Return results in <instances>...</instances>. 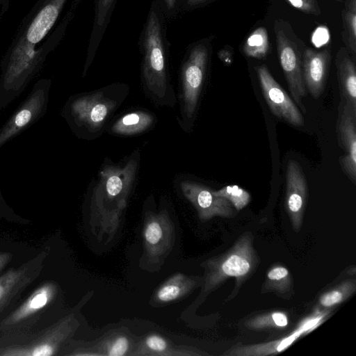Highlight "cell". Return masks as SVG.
<instances>
[{
  "label": "cell",
  "mask_w": 356,
  "mask_h": 356,
  "mask_svg": "<svg viewBox=\"0 0 356 356\" xmlns=\"http://www.w3.org/2000/svg\"><path fill=\"white\" fill-rule=\"evenodd\" d=\"M154 115L138 111L127 113L120 118L111 127V132L120 136H132L144 132L154 122Z\"/></svg>",
  "instance_id": "cell-24"
},
{
  "label": "cell",
  "mask_w": 356,
  "mask_h": 356,
  "mask_svg": "<svg viewBox=\"0 0 356 356\" xmlns=\"http://www.w3.org/2000/svg\"><path fill=\"white\" fill-rule=\"evenodd\" d=\"M67 0H47L4 58L0 76V111L19 96L39 71L44 57L35 46L56 23Z\"/></svg>",
  "instance_id": "cell-1"
},
{
  "label": "cell",
  "mask_w": 356,
  "mask_h": 356,
  "mask_svg": "<svg viewBox=\"0 0 356 356\" xmlns=\"http://www.w3.org/2000/svg\"><path fill=\"white\" fill-rule=\"evenodd\" d=\"M13 254L9 251H0V275L6 270V268L11 263Z\"/></svg>",
  "instance_id": "cell-34"
},
{
  "label": "cell",
  "mask_w": 356,
  "mask_h": 356,
  "mask_svg": "<svg viewBox=\"0 0 356 356\" xmlns=\"http://www.w3.org/2000/svg\"><path fill=\"white\" fill-rule=\"evenodd\" d=\"M275 38L280 63L295 104L304 113L307 112L302 99L307 95L299 51L281 29H275Z\"/></svg>",
  "instance_id": "cell-12"
},
{
  "label": "cell",
  "mask_w": 356,
  "mask_h": 356,
  "mask_svg": "<svg viewBox=\"0 0 356 356\" xmlns=\"http://www.w3.org/2000/svg\"><path fill=\"white\" fill-rule=\"evenodd\" d=\"M299 10L311 15H318L321 10L316 0H284Z\"/></svg>",
  "instance_id": "cell-31"
},
{
  "label": "cell",
  "mask_w": 356,
  "mask_h": 356,
  "mask_svg": "<svg viewBox=\"0 0 356 356\" xmlns=\"http://www.w3.org/2000/svg\"><path fill=\"white\" fill-rule=\"evenodd\" d=\"M325 314L316 312L302 320L289 335L267 343L238 346L224 353L229 356H266L276 355L288 348L302 335L306 334L321 325Z\"/></svg>",
  "instance_id": "cell-16"
},
{
  "label": "cell",
  "mask_w": 356,
  "mask_h": 356,
  "mask_svg": "<svg viewBox=\"0 0 356 356\" xmlns=\"http://www.w3.org/2000/svg\"><path fill=\"white\" fill-rule=\"evenodd\" d=\"M286 208L293 229L298 232L302 224L303 215L307 205V182L299 163L289 160L286 173Z\"/></svg>",
  "instance_id": "cell-17"
},
{
  "label": "cell",
  "mask_w": 356,
  "mask_h": 356,
  "mask_svg": "<svg viewBox=\"0 0 356 356\" xmlns=\"http://www.w3.org/2000/svg\"><path fill=\"white\" fill-rule=\"evenodd\" d=\"M259 264L253 247L252 233H243L225 253L205 261L204 292H210L227 279L234 277L241 284L256 269Z\"/></svg>",
  "instance_id": "cell-6"
},
{
  "label": "cell",
  "mask_w": 356,
  "mask_h": 356,
  "mask_svg": "<svg viewBox=\"0 0 356 356\" xmlns=\"http://www.w3.org/2000/svg\"><path fill=\"white\" fill-rule=\"evenodd\" d=\"M175 225L166 210L145 213L143 229V256L148 267L160 268L174 246Z\"/></svg>",
  "instance_id": "cell-9"
},
{
  "label": "cell",
  "mask_w": 356,
  "mask_h": 356,
  "mask_svg": "<svg viewBox=\"0 0 356 356\" xmlns=\"http://www.w3.org/2000/svg\"><path fill=\"white\" fill-rule=\"evenodd\" d=\"M47 256V251H42L0 275V324L18 305L23 293L41 274Z\"/></svg>",
  "instance_id": "cell-8"
},
{
  "label": "cell",
  "mask_w": 356,
  "mask_h": 356,
  "mask_svg": "<svg viewBox=\"0 0 356 356\" xmlns=\"http://www.w3.org/2000/svg\"><path fill=\"white\" fill-rule=\"evenodd\" d=\"M343 40L355 58L356 56V0H346L342 13Z\"/></svg>",
  "instance_id": "cell-25"
},
{
  "label": "cell",
  "mask_w": 356,
  "mask_h": 356,
  "mask_svg": "<svg viewBox=\"0 0 356 356\" xmlns=\"http://www.w3.org/2000/svg\"><path fill=\"white\" fill-rule=\"evenodd\" d=\"M61 297L58 284L47 280L38 286L0 324V337L39 332L59 318L54 316Z\"/></svg>",
  "instance_id": "cell-4"
},
{
  "label": "cell",
  "mask_w": 356,
  "mask_h": 356,
  "mask_svg": "<svg viewBox=\"0 0 356 356\" xmlns=\"http://www.w3.org/2000/svg\"><path fill=\"white\" fill-rule=\"evenodd\" d=\"M339 88L343 102L356 110V68L346 48L341 47L336 55Z\"/></svg>",
  "instance_id": "cell-23"
},
{
  "label": "cell",
  "mask_w": 356,
  "mask_h": 356,
  "mask_svg": "<svg viewBox=\"0 0 356 356\" xmlns=\"http://www.w3.org/2000/svg\"><path fill=\"white\" fill-rule=\"evenodd\" d=\"M163 13L165 18L176 15L179 7V0H152Z\"/></svg>",
  "instance_id": "cell-32"
},
{
  "label": "cell",
  "mask_w": 356,
  "mask_h": 356,
  "mask_svg": "<svg viewBox=\"0 0 356 356\" xmlns=\"http://www.w3.org/2000/svg\"><path fill=\"white\" fill-rule=\"evenodd\" d=\"M138 158L123 165H108L99 172L90 202L91 230L97 239L110 241L117 232L136 177Z\"/></svg>",
  "instance_id": "cell-2"
},
{
  "label": "cell",
  "mask_w": 356,
  "mask_h": 356,
  "mask_svg": "<svg viewBox=\"0 0 356 356\" xmlns=\"http://www.w3.org/2000/svg\"><path fill=\"white\" fill-rule=\"evenodd\" d=\"M184 197L193 205L200 219L209 220L214 217L233 218L236 211L225 198L213 194V190L194 181H182L180 184Z\"/></svg>",
  "instance_id": "cell-14"
},
{
  "label": "cell",
  "mask_w": 356,
  "mask_h": 356,
  "mask_svg": "<svg viewBox=\"0 0 356 356\" xmlns=\"http://www.w3.org/2000/svg\"><path fill=\"white\" fill-rule=\"evenodd\" d=\"M213 194L227 199L236 211L245 207L251 200L250 194L236 185L225 186L218 191H213Z\"/></svg>",
  "instance_id": "cell-30"
},
{
  "label": "cell",
  "mask_w": 356,
  "mask_h": 356,
  "mask_svg": "<svg viewBox=\"0 0 356 356\" xmlns=\"http://www.w3.org/2000/svg\"><path fill=\"white\" fill-rule=\"evenodd\" d=\"M244 54L255 58L266 56L268 50V38L266 29L259 27L247 38L243 47Z\"/></svg>",
  "instance_id": "cell-26"
},
{
  "label": "cell",
  "mask_w": 356,
  "mask_h": 356,
  "mask_svg": "<svg viewBox=\"0 0 356 356\" xmlns=\"http://www.w3.org/2000/svg\"><path fill=\"white\" fill-rule=\"evenodd\" d=\"M165 19L152 1L140 38L141 77L148 97L158 104L170 106L174 101L168 74Z\"/></svg>",
  "instance_id": "cell-3"
},
{
  "label": "cell",
  "mask_w": 356,
  "mask_h": 356,
  "mask_svg": "<svg viewBox=\"0 0 356 356\" xmlns=\"http://www.w3.org/2000/svg\"><path fill=\"white\" fill-rule=\"evenodd\" d=\"M209 354L193 346L176 345L156 333L145 335L135 344L131 356H200Z\"/></svg>",
  "instance_id": "cell-20"
},
{
  "label": "cell",
  "mask_w": 356,
  "mask_h": 356,
  "mask_svg": "<svg viewBox=\"0 0 356 356\" xmlns=\"http://www.w3.org/2000/svg\"><path fill=\"white\" fill-rule=\"evenodd\" d=\"M79 326L70 313L43 330L27 335L0 337V356L58 355Z\"/></svg>",
  "instance_id": "cell-5"
},
{
  "label": "cell",
  "mask_w": 356,
  "mask_h": 356,
  "mask_svg": "<svg viewBox=\"0 0 356 356\" xmlns=\"http://www.w3.org/2000/svg\"><path fill=\"white\" fill-rule=\"evenodd\" d=\"M50 88L49 79H40L35 83L26 99L0 129V149L44 115Z\"/></svg>",
  "instance_id": "cell-11"
},
{
  "label": "cell",
  "mask_w": 356,
  "mask_h": 356,
  "mask_svg": "<svg viewBox=\"0 0 356 356\" xmlns=\"http://www.w3.org/2000/svg\"><path fill=\"white\" fill-rule=\"evenodd\" d=\"M6 218L11 220H17L19 218L13 210L8 205L0 191V219Z\"/></svg>",
  "instance_id": "cell-33"
},
{
  "label": "cell",
  "mask_w": 356,
  "mask_h": 356,
  "mask_svg": "<svg viewBox=\"0 0 356 356\" xmlns=\"http://www.w3.org/2000/svg\"><path fill=\"white\" fill-rule=\"evenodd\" d=\"M135 341L130 334L123 331L114 330L105 334L97 343L90 347L74 348L61 352L62 355H97L124 356L129 355L135 346Z\"/></svg>",
  "instance_id": "cell-19"
},
{
  "label": "cell",
  "mask_w": 356,
  "mask_h": 356,
  "mask_svg": "<svg viewBox=\"0 0 356 356\" xmlns=\"http://www.w3.org/2000/svg\"><path fill=\"white\" fill-rule=\"evenodd\" d=\"M291 286L290 272L284 266H277L271 268L266 274L264 287L266 291L286 292Z\"/></svg>",
  "instance_id": "cell-29"
},
{
  "label": "cell",
  "mask_w": 356,
  "mask_h": 356,
  "mask_svg": "<svg viewBox=\"0 0 356 356\" xmlns=\"http://www.w3.org/2000/svg\"><path fill=\"white\" fill-rule=\"evenodd\" d=\"M330 51L328 49L316 51L307 48L302 56V74L305 87L317 99L323 92L330 64Z\"/></svg>",
  "instance_id": "cell-18"
},
{
  "label": "cell",
  "mask_w": 356,
  "mask_h": 356,
  "mask_svg": "<svg viewBox=\"0 0 356 356\" xmlns=\"http://www.w3.org/2000/svg\"><path fill=\"white\" fill-rule=\"evenodd\" d=\"M197 284V277L182 273H175L156 289L151 301L159 305L174 302L191 293Z\"/></svg>",
  "instance_id": "cell-22"
},
{
  "label": "cell",
  "mask_w": 356,
  "mask_h": 356,
  "mask_svg": "<svg viewBox=\"0 0 356 356\" xmlns=\"http://www.w3.org/2000/svg\"><path fill=\"white\" fill-rule=\"evenodd\" d=\"M118 0H94V19L87 48L83 76L91 65L109 24Z\"/></svg>",
  "instance_id": "cell-21"
},
{
  "label": "cell",
  "mask_w": 356,
  "mask_h": 356,
  "mask_svg": "<svg viewBox=\"0 0 356 356\" xmlns=\"http://www.w3.org/2000/svg\"><path fill=\"white\" fill-rule=\"evenodd\" d=\"M289 323L286 314L282 312H273L260 314L247 322V326L252 330L267 328L282 329Z\"/></svg>",
  "instance_id": "cell-28"
},
{
  "label": "cell",
  "mask_w": 356,
  "mask_h": 356,
  "mask_svg": "<svg viewBox=\"0 0 356 356\" xmlns=\"http://www.w3.org/2000/svg\"><path fill=\"white\" fill-rule=\"evenodd\" d=\"M208 0H183L182 8L186 9H191L199 6L205 3Z\"/></svg>",
  "instance_id": "cell-35"
},
{
  "label": "cell",
  "mask_w": 356,
  "mask_h": 356,
  "mask_svg": "<svg viewBox=\"0 0 356 356\" xmlns=\"http://www.w3.org/2000/svg\"><path fill=\"white\" fill-rule=\"evenodd\" d=\"M257 73L264 99L271 112L295 127L304 125L302 113L286 92L275 80L268 67L260 65Z\"/></svg>",
  "instance_id": "cell-13"
},
{
  "label": "cell",
  "mask_w": 356,
  "mask_h": 356,
  "mask_svg": "<svg viewBox=\"0 0 356 356\" xmlns=\"http://www.w3.org/2000/svg\"><path fill=\"white\" fill-rule=\"evenodd\" d=\"M208 60L207 44L203 42H198L188 49L183 61L181 69V114L184 120L193 119L195 113Z\"/></svg>",
  "instance_id": "cell-10"
},
{
  "label": "cell",
  "mask_w": 356,
  "mask_h": 356,
  "mask_svg": "<svg viewBox=\"0 0 356 356\" xmlns=\"http://www.w3.org/2000/svg\"><path fill=\"white\" fill-rule=\"evenodd\" d=\"M355 280L346 281L322 294L319 298V304L325 308L336 306L348 299L355 291Z\"/></svg>",
  "instance_id": "cell-27"
},
{
  "label": "cell",
  "mask_w": 356,
  "mask_h": 356,
  "mask_svg": "<svg viewBox=\"0 0 356 356\" xmlns=\"http://www.w3.org/2000/svg\"><path fill=\"white\" fill-rule=\"evenodd\" d=\"M119 101L103 90L70 97L61 115L79 137L99 131L118 105Z\"/></svg>",
  "instance_id": "cell-7"
},
{
  "label": "cell",
  "mask_w": 356,
  "mask_h": 356,
  "mask_svg": "<svg viewBox=\"0 0 356 356\" xmlns=\"http://www.w3.org/2000/svg\"><path fill=\"white\" fill-rule=\"evenodd\" d=\"M337 120V136L344 154L339 158L340 165L348 177L356 184V110L341 101Z\"/></svg>",
  "instance_id": "cell-15"
}]
</instances>
